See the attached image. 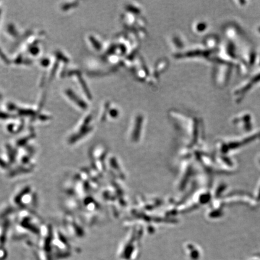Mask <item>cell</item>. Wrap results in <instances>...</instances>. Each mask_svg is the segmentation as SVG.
I'll list each match as a JSON object with an SVG mask.
<instances>
[{
  "instance_id": "6da1fadb",
  "label": "cell",
  "mask_w": 260,
  "mask_h": 260,
  "mask_svg": "<svg viewBox=\"0 0 260 260\" xmlns=\"http://www.w3.org/2000/svg\"><path fill=\"white\" fill-rule=\"evenodd\" d=\"M37 193L29 185H23L17 188L13 193L11 204L14 208H22L31 210L37 207L38 203Z\"/></svg>"
},
{
  "instance_id": "7a4b0ae2",
  "label": "cell",
  "mask_w": 260,
  "mask_h": 260,
  "mask_svg": "<svg viewBox=\"0 0 260 260\" xmlns=\"http://www.w3.org/2000/svg\"><path fill=\"white\" fill-rule=\"evenodd\" d=\"M63 217L64 225L68 232L76 237H82L83 233L82 226L80 225L79 222H78L76 217L69 213L65 214Z\"/></svg>"
},
{
  "instance_id": "3957f363",
  "label": "cell",
  "mask_w": 260,
  "mask_h": 260,
  "mask_svg": "<svg viewBox=\"0 0 260 260\" xmlns=\"http://www.w3.org/2000/svg\"><path fill=\"white\" fill-rule=\"evenodd\" d=\"M67 95L69 96L70 99L74 101V102L77 104L81 108H85L86 104L84 103L83 101H81L79 97L77 96L76 94L73 92V91L68 90Z\"/></svg>"
}]
</instances>
